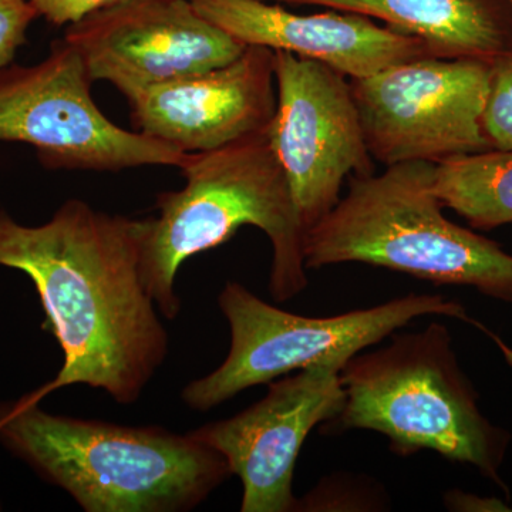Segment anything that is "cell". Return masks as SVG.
<instances>
[{"label":"cell","mask_w":512,"mask_h":512,"mask_svg":"<svg viewBox=\"0 0 512 512\" xmlns=\"http://www.w3.org/2000/svg\"><path fill=\"white\" fill-rule=\"evenodd\" d=\"M340 380L345 404L323 427L377 431L403 457L436 451L507 491L500 471L510 433L481 412L446 326L434 322L419 332H394L383 348L349 359Z\"/></svg>","instance_id":"5b68a950"},{"label":"cell","mask_w":512,"mask_h":512,"mask_svg":"<svg viewBox=\"0 0 512 512\" xmlns=\"http://www.w3.org/2000/svg\"><path fill=\"white\" fill-rule=\"evenodd\" d=\"M278 103L269 140L305 234L335 208L346 177L375 173L352 84L332 67L274 50Z\"/></svg>","instance_id":"9c48e42d"},{"label":"cell","mask_w":512,"mask_h":512,"mask_svg":"<svg viewBox=\"0 0 512 512\" xmlns=\"http://www.w3.org/2000/svg\"><path fill=\"white\" fill-rule=\"evenodd\" d=\"M144 220L69 200L52 220L25 227L0 211V265L32 279L43 329L64 360L46 393L72 384L130 406L163 366L170 338L141 275Z\"/></svg>","instance_id":"6da1fadb"},{"label":"cell","mask_w":512,"mask_h":512,"mask_svg":"<svg viewBox=\"0 0 512 512\" xmlns=\"http://www.w3.org/2000/svg\"><path fill=\"white\" fill-rule=\"evenodd\" d=\"M180 170L185 187L158 195V217L144 218L141 241V275L164 318L181 312L174 288L181 265L220 247L244 225L271 241L272 298L285 302L305 291V229L269 128L217 150L190 153Z\"/></svg>","instance_id":"3957f363"},{"label":"cell","mask_w":512,"mask_h":512,"mask_svg":"<svg viewBox=\"0 0 512 512\" xmlns=\"http://www.w3.org/2000/svg\"><path fill=\"white\" fill-rule=\"evenodd\" d=\"M444 505L447 510L456 512H510L512 507L498 497H483V495L464 493L461 490H451L444 494Z\"/></svg>","instance_id":"d6986e66"},{"label":"cell","mask_w":512,"mask_h":512,"mask_svg":"<svg viewBox=\"0 0 512 512\" xmlns=\"http://www.w3.org/2000/svg\"><path fill=\"white\" fill-rule=\"evenodd\" d=\"M37 16L28 0H0V69L12 62Z\"/></svg>","instance_id":"e0dca14e"},{"label":"cell","mask_w":512,"mask_h":512,"mask_svg":"<svg viewBox=\"0 0 512 512\" xmlns=\"http://www.w3.org/2000/svg\"><path fill=\"white\" fill-rule=\"evenodd\" d=\"M349 360L328 359L272 380L268 393L231 419L191 431L220 451L241 480L242 512L296 511L293 473L309 433L342 412L340 370Z\"/></svg>","instance_id":"8fae6325"},{"label":"cell","mask_w":512,"mask_h":512,"mask_svg":"<svg viewBox=\"0 0 512 512\" xmlns=\"http://www.w3.org/2000/svg\"><path fill=\"white\" fill-rule=\"evenodd\" d=\"M434 173L436 163L407 161L350 177L348 194L306 231V269L359 262L512 305V255L448 220Z\"/></svg>","instance_id":"277c9868"},{"label":"cell","mask_w":512,"mask_h":512,"mask_svg":"<svg viewBox=\"0 0 512 512\" xmlns=\"http://www.w3.org/2000/svg\"><path fill=\"white\" fill-rule=\"evenodd\" d=\"M39 397L0 403V443L84 511H190L232 476L220 451L191 433L56 416Z\"/></svg>","instance_id":"7a4b0ae2"},{"label":"cell","mask_w":512,"mask_h":512,"mask_svg":"<svg viewBox=\"0 0 512 512\" xmlns=\"http://www.w3.org/2000/svg\"><path fill=\"white\" fill-rule=\"evenodd\" d=\"M64 40L93 82L113 84L128 103L158 84L231 63L247 47L191 0H123L67 26Z\"/></svg>","instance_id":"30bf717a"},{"label":"cell","mask_w":512,"mask_h":512,"mask_svg":"<svg viewBox=\"0 0 512 512\" xmlns=\"http://www.w3.org/2000/svg\"><path fill=\"white\" fill-rule=\"evenodd\" d=\"M276 103L274 50L247 46L231 63L158 84L130 106L141 133L205 153L268 130Z\"/></svg>","instance_id":"7c38bea8"},{"label":"cell","mask_w":512,"mask_h":512,"mask_svg":"<svg viewBox=\"0 0 512 512\" xmlns=\"http://www.w3.org/2000/svg\"><path fill=\"white\" fill-rule=\"evenodd\" d=\"M434 190L444 207L471 227L490 231L512 222V153L488 150L436 163Z\"/></svg>","instance_id":"9a60e30c"},{"label":"cell","mask_w":512,"mask_h":512,"mask_svg":"<svg viewBox=\"0 0 512 512\" xmlns=\"http://www.w3.org/2000/svg\"><path fill=\"white\" fill-rule=\"evenodd\" d=\"M372 16L424 40L440 57L493 62L512 50L508 0H265Z\"/></svg>","instance_id":"5bb4252c"},{"label":"cell","mask_w":512,"mask_h":512,"mask_svg":"<svg viewBox=\"0 0 512 512\" xmlns=\"http://www.w3.org/2000/svg\"><path fill=\"white\" fill-rule=\"evenodd\" d=\"M491 62L429 56L350 80L367 148L389 165L491 150L481 127Z\"/></svg>","instance_id":"ba28073f"},{"label":"cell","mask_w":512,"mask_h":512,"mask_svg":"<svg viewBox=\"0 0 512 512\" xmlns=\"http://www.w3.org/2000/svg\"><path fill=\"white\" fill-rule=\"evenodd\" d=\"M508 2H510V5L512 6V0H508Z\"/></svg>","instance_id":"ffe728a7"},{"label":"cell","mask_w":512,"mask_h":512,"mask_svg":"<svg viewBox=\"0 0 512 512\" xmlns=\"http://www.w3.org/2000/svg\"><path fill=\"white\" fill-rule=\"evenodd\" d=\"M481 127L491 150L512 153V50L491 62Z\"/></svg>","instance_id":"2e32d148"},{"label":"cell","mask_w":512,"mask_h":512,"mask_svg":"<svg viewBox=\"0 0 512 512\" xmlns=\"http://www.w3.org/2000/svg\"><path fill=\"white\" fill-rule=\"evenodd\" d=\"M37 15L56 26H70L97 10L110 8L123 0H28Z\"/></svg>","instance_id":"ac0fdd59"},{"label":"cell","mask_w":512,"mask_h":512,"mask_svg":"<svg viewBox=\"0 0 512 512\" xmlns=\"http://www.w3.org/2000/svg\"><path fill=\"white\" fill-rule=\"evenodd\" d=\"M82 56L57 40L42 63L0 69V141L36 148L53 170L121 171L143 165L180 168L190 153L117 126L97 106Z\"/></svg>","instance_id":"52a82bcc"},{"label":"cell","mask_w":512,"mask_h":512,"mask_svg":"<svg viewBox=\"0 0 512 512\" xmlns=\"http://www.w3.org/2000/svg\"><path fill=\"white\" fill-rule=\"evenodd\" d=\"M218 305L231 329V349L214 372L184 387L181 399L198 412H208L249 387L271 383L293 370L328 359H352L421 316L473 322L460 303L429 293L311 318L269 305L244 285L229 281Z\"/></svg>","instance_id":"8992f818"},{"label":"cell","mask_w":512,"mask_h":512,"mask_svg":"<svg viewBox=\"0 0 512 512\" xmlns=\"http://www.w3.org/2000/svg\"><path fill=\"white\" fill-rule=\"evenodd\" d=\"M212 25L245 46L284 50L316 60L349 77L372 76L386 67L437 56L419 37L343 12L298 15L265 0H191Z\"/></svg>","instance_id":"4fadbf2b"}]
</instances>
